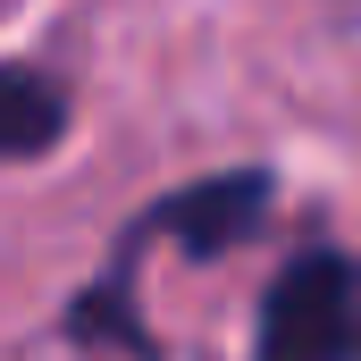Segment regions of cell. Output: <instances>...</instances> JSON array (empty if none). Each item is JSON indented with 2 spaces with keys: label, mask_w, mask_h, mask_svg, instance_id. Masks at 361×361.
<instances>
[{
  "label": "cell",
  "mask_w": 361,
  "mask_h": 361,
  "mask_svg": "<svg viewBox=\"0 0 361 361\" xmlns=\"http://www.w3.org/2000/svg\"><path fill=\"white\" fill-rule=\"evenodd\" d=\"M269 193H277L269 169H219V177H185V185H169V193H152L118 244H126V252H143V244H177L185 261H227L235 244H252V235H261Z\"/></svg>",
  "instance_id": "2"
},
{
  "label": "cell",
  "mask_w": 361,
  "mask_h": 361,
  "mask_svg": "<svg viewBox=\"0 0 361 361\" xmlns=\"http://www.w3.org/2000/svg\"><path fill=\"white\" fill-rule=\"evenodd\" d=\"M252 361H361V252H286L252 319Z\"/></svg>",
  "instance_id": "1"
},
{
  "label": "cell",
  "mask_w": 361,
  "mask_h": 361,
  "mask_svg": "<svg viewBox=\"0 0 361 361\" xmlns=\"http://www.w3.org/2000/svg\"><path fill=\"white\" fill-rule=\"evenodd\" d=\"M68 135V85L34 59H0V160H42Z\"/></svg>",
  "instance_id": "3"
},
{
  "label": "cell",
  "mask_w": 361,
  "mask_h": 361,
  "mask_svg": "<svg viewBox=\"0 0 361 361\" xmlns=\"http://www.w3.org/2000/svg\"><path fill=\"white\" fill-rule=\"evenodd\" d=\"M353 8H361V0H353Z\"/></svg>",
  "instance_id": "4"
}]
</instances>
